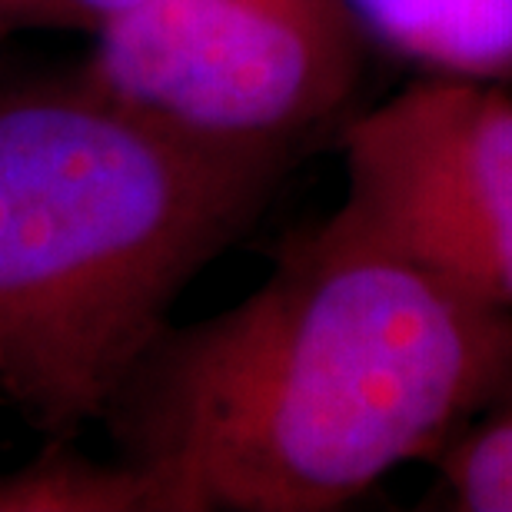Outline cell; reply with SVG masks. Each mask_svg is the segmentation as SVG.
I'll use <instances>...</instances> for the list:
<instances>
[{
  "label": "cell",
  "mask_w": 512,
  "mask_h": 512,
  "mask_svg": "<svg viewBox=\"0 0 512 512\" xmlns=\"http://www.w3.org/2000/svg\"><path fill=\"white\" fill-rule=\"evenodd\" d=\"M512 393V310L346 207L243 300L170 326L104 423L163 512H336Z\"/></svg>",
  "instance_id": "1"
},
{
  "label": "cell",
  "mask_w": 512,
  "mask_h": 512,
  "mask_svg": "<svg viewBox=\"0 0 512 512\" xmlns=\"http://www.w3.org/2000/svg\"><path fill=\"white\" fill-rule=\"evenodd\" d=\"M296 153L177 130L80 77L0 90V396L20 419L47 439L107 419Z\"/></svg>",
  "instance_id": "2"
},
{
  "label": "cell",
  "mask_w": 512,
  "mask_h": 512,
  "mask_svg": "<svg viewBox=\"0 0 512 512\" xmlns=\"http://www.w3.org/2000/svg\"><path fill=\"white\" fill-rule=\"evenodd\" d=\"M97 37L80 80L210 140L303 147L363 74L350 0H140Z\"/></svg>",
  "instance_id": "3"
},
{
  "label": "cell",
  "mask_w": 512,
  "mask_h": 512,
  "mask_svg": "<svg viewBox=\"0 0 512 512\" xmlns=\"http://www.w3.org/2000/svg\"><path fill=\"white\" fill-rule=\"evenodd\" d=\"M346 197L376 237L512 310V94L423 74L340 130Z\"/></svg>",
  "instance_id": "4"
},
{
  "label": "cell",
  "mask_w": 512,
  "mask_h": 512,
  "mask_svg": "<svg viewBox=\"0 0 512 512\" xmlns=\"http://www.w3.org/2000/svg\"><path fill=\"white\" fill-rule=\"evenodd\" d=\"M366 34L423 74L512 80V0H350Z\"/></svg>",
  "instance_id": "5"
},
{
  "label": "cell",
  "mask_w": 512,
  "mask_h": 512,
  "mask_svg": "<svg viewBox=\"0 0 512 512\" xmlns=\"http://www.w3.org/2000/svg\"><path fill=\"white\" fill-rule=\"evenodd\" d=\"M50 439L47 449L0 476V512H163L153 479L127 459L100 463Z\"/></svg>",
  "instance_id": "6"
},
{
  "label": "cell",
  "mask_w": 512,
  "mask_h": 512,
  "mask_svg": "<svg viewBox=\"0 0 512 512\" xmlns=\"http://www.w3.org/2000/svg\"><path fill=\"white\" fill-rule=\"evenodd\" d=\"M140 0H0V37L20 30H90L100 34Z\"/></svg>",
  "instance_id": "7"
}]
</instances>
